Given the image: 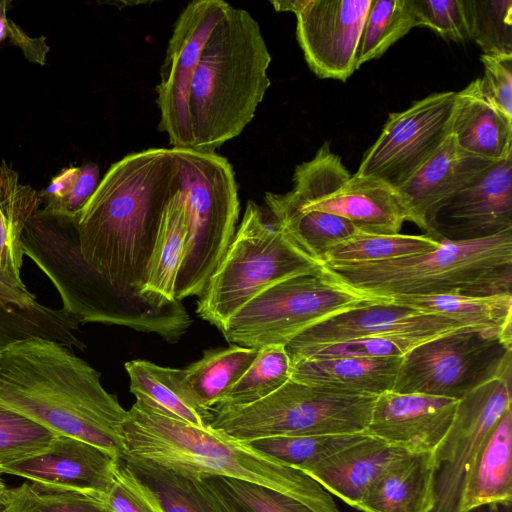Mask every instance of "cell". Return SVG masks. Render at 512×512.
<instances>
[{
	"label": "cell",
	"instance_id": "1",
	"mask_svg": "<svg viewBox=\"0 0 512 512\" xmlns=\"http://www.w3.org/2000/svg\"><path fill=\"white\" fill-rule=\"evenodd\" d=\"M181 184L176 148H151L113 163L74 218L89 268L117 289L141 292L163 211Z\"/></svg>",
	"mask_w": 512,
	"mask_h": 512
},
{
	"label": "cell",
	"instance_id": "2",
	"mask_svg": "<svg viewBox=\"0 0 512 512\" xmlns=\"http://www.w3.org/2000/svg\"><path fill=\"white\" fill-rule=\"evenodd\" d=\"M100 378L71 348L30 338L0 354V405L122 458L120 428L127 410Z\"/></svg>",
	"mask_w": 512,
	"mask_h": 512
},
{
	"label": "cell",
	"instance_id": "3",
	"mask_svg": "<svg viewBox=\"0 0 512 512\" xmlns=\"http://www.w3.org/2000/svg\"><path fill=\"white\" fill-rule=\"evenodd\" d=\"M121 459H139L201 476L252 482L297 499L315 512H340L305 472L219 431L200 428L136 399L121 424Z\"/></svg>",
	"mask_w": 512,
	"mask_h": 512
},
{
	"label": "cell",
	"instance_id": "4",
	"mask_svg": "<svg viewBox=\"0 0 512 512\" xmlns=\"http://www.w3.org/2000/svg\"><path fill=\"white\" fill-rule=\"evenodd\" d=\"M270 62L258 22L227 3L188 86L180 149L215 152L237 137L270 86Z\"/></svg>",
	"mask_w": 512,
	"mask_h": 512
},
{
	"label": "cell",
	"instance_id": "5",
	"mask_svg": "<svg viewBox=\"0 0 512 512\" xmlns=\"http://www.w3.org/2000/svg\"><path fill=\"white\" fill-rule=\"evenodd\" d=\"M24 255L51 280L63 307L86 323H102L156 333L175 342L191 319L181 301L167 302L110 285L84 262L73 220L36 213L22 234Z\"/></svg>",
	"mask_w": 512,
	"mask_h": 512
},
{
	"label": "cell",
	"instance_id": "6",
	"mask_svg": "<svg viewBox=\"0 0 512 512\" xmlns=\"http://www.w3.org/2000/svg\"><path fill=\"white\" fill-rule=\"evenodd\" d=\"M322 267L340 284L369 297L512 295V229L483 239L440 240L433 251L392 260Z\"/></svg>",
	"mask_w": 512,
	"mask_h": 512
},
{
	"label": "cell",
	"instance_id": "7",
	"mask_svg": "<svg viewBox=\"0 0 512 512\" xmlns=\"http://www.w3.org/2000/svg\"><path fill=\"white\" fill-rule=\"evenodd\" d=\"M321 270V264L249 200L226 253L199 295L196 313L221 332L234 313L266 288Z\"/></svg>",
	"mask_w": 512,
	"mask_h": 512
},
{
	"label": "cell",
	"instance_id": "8",
	"mask_svg": "<svg viewBox=\"0 0 512 512\" xmlns=\"http://www.w3.org/2000/svg\"><path fill=\"white\" fill-rule=\"evenodd\" d=\"M177 149L186 239L175 299L200 295L236 232L240 203L233 168L215 152Z\"/></svg>",
	"mask_w": 512,
	"mask_h": 512
},
{
	"label": "cell",
	"instance_id": "9",
	"mask_svg": "<svg viewBox=\"0 0 512 512\" xmlns=\"http://www.w3.org/2000/svg\"><path fill=\"white\" fill-rule=\"evenodd\" d=\"M374 396L342 394L287 381L255 403L214 408L210 427L242 442L276 436L365 432Z\"/></svg>",
	"mask_w": 512,
	"mask_h": 512
},
{
	"label": "cell",
	"instance_id": "10",
	"mask_svg": "<svg viewBox=\"0 0 512 512\" xmlns=\"http://www.w3.org/2000/svg\"><path fill=\"white\" fill-rule=\"evenodd\" d=\"M375 302L340 284L322 267L266 288L234 313L221 332L230 344L242 347L285 346L324 319Z\"/></svg>",
	"mask_w": 512,
	"mask_h": 512
},
{
	"label": "cell",
	"instance_id": "11",
	"mask_svg": "<svg viewBox=\"0 0 512 512\" xmlns=\"http://www.w3.org/2000/svg\"><path fill=\"white\" fill-rule=\"evenodd\" d=\"M512 374V339L492 329L463 327L406 353L392 391L460 400L492 379Z\"/></svg>",
	"mask_w": 512,
	"mask_h": 512
},
{
	"label": "cell",
	"instance_id": "12",
	"mask_svg": "<svg viewBox=\"0 0 512 512\" xmlns=\"http://www.w3.org/2000/svg\"><path fill=\"white\" fill-rule=\"evenodd\" d=\"M277 196L301 211L340 216L367 234H398L407 221L391 188L351 175L327 142L312 159L296 166L292 189Z\"/></svg>",
	"mask_w": 512,
	"mask_h": 512
},
{
	"label": "cell",
	"instance_id": "13",
	"mask_svg": "<svg viewBox=\"0 0 512 512\" xmlns=\"http://www.w3.org/2000/svg\"><path fill=\"white\" fill-rule=\"evenodd\" d=\"M456 96L454 91L434 93L390 113L354 175L392 190L404 184L450 137Z\"/></svg>",
	"mask_w": 512,
	"mask_h": 512
},
{
	"label": "cell",
	"instance_id": "14",
	"mask_svg": "<svg viewBox=\"0 0 512 512\" xmlns=\"http://www.w3.org/2000/svg\"><path fill=\"white\" fill-rule=\"evenodd\" d=\"M511 374L458 400L447 434L433 454V505L429 512H461L467 474L488 433L511 408Z\"/></svg>",
	"mask_w": 512,
	"mask_h": 512
},
{
	"label": "cell",
	"instance_id": "15",
	"mask_svg": "<svg viewBox=\"0 0 512 512\" xmlns=\"http://www.w3.org/2000/svg\"><path fill=\"white\" fill-rule=\"evenodd\" d=\"M371 0L271 1L296 15V37L311 71L322 79L346 81L356 70V54Z\"/></svg>",
	"mask_w": 512,
	"mask_h": 512
},
{
	"label": "cell",
	"instance_id": "16",
	"mask_svg": "<svg viewBox=\"0 0 512 512\" xmlns=\"http://www.w3.org/2000/svg\"><path fill=\"white\" fill-rule=\"evenodd\" d=\"M226 5L222 0L192 1L174 24L156 86L159 130L167 134L172 148H181L188 86L204 45Z\"/></svg>",
	"mask_w": 512,
	"mask_h": 512
},
{
	"label": "cell",
	"instance_id": "17",
	"mask_svg": "<svg viewBox=\"0 0 512 512\" xmlns=\"http://www.w3.org/2000/svg\"><path fill=\"white\" fill-rule=\"evenodd\" d=\"M512 229V157L492 163L436 211L431 238L467 241Z\"/></svg>",
	"mask_w": 512,
	"mask_h": 512
},
{
	"label": "cell",
	"instance_id": "18",
	"mask_svg": "<svg viewBox=\"0 0 512 512\" xmlns=\"http://www.w3.org/2000/svg\"><path fill=\"white\" fill-rule=\"evenodd\" d=\"M118 459L94 444L57 434L44 451L8 464L0 473L99 498L113 484Z\"/></svg>",
	"mask_w": 512,
	"mask_h": 512
},
{
	"label": "cell",
	"instance_id": "19",
	"mask_svg": "<svg viewBox=\"0 0 512 512\" xmlns=\"http://www.w3.org/2000/svg\"><path fill=\"white\" fill-rule=\"evenodd\" d=\"M458 400L392 390L376 397L365 433L410 453L433 452L450 429Z\"/></svg>",
	"mask_w": 512,
	"mask_h": 512
},
{
	"label": "cell",
	"instance_id": "20",
	"mask_svg": "<svg viewBox=\"0 0 512 512\" xmlns=\"http://www.w3.org/2000/svg\"><path fill=\"white\" fill-rule=\"evenodd\" d=\"M468 327L453 319L411 308L382 303L349 309L303 330L285 345L297 350L395 332L445 334Z\"/></svg>",
	"mask_w": 512,
	"mask_h": 512
},
{
	"label": "cell",
	"instance_id": "21",
	"mask_svg": "<svg viewBox=\"0 0 512 512\" xmlns=\"http://www.w3.org/2000/svg\"><path fill=\"white\" fill-rule=\"evenodd\" d=\"M492 163L462 152L450 135L443 146L393 192L407 220L431 237L438 208Z\"/></svg>",
	"mask_w": 512,
	"mask_h": 512
},
{
	"label": "cell",
	"instance_id": "22",
	"mask_svg": "<svg viewBox=\"0 0 512 512\" xmlns=\"http://www.w3.org/2000/svg\"><path fill=\"white\" fill-rule=\"evenodd\" d=\"M407 450L368 434L306 472L326 491L356 508L372 485Z\"/></svg>",
	"mask_w": 512,
	"mask_h": 512
},
{
	"label": "cell",
	"instance_id": "23",
	"mask_svg": "<svg viewBox=\"0 0 512 512\" xmlns=\"http://www.w3.org/2000/svg\"><path fill=\"white\" fill-rule=\"evenodd\" d=\"M402 357L300 358L291 362L290 379L328 391L374 396L392 390Z\"/></svg>",
	"mask_w": 512,
	"mask_h": 512
},
{
	"label": "cell",
	"instance_id": "24",
	"mask_svg": "<svg viewBox=\"0 0 512 512\" xmlns=\"http://www.w3.org/2000/svg\"><path fill=\"white\" fill-rule=\"evenodd\" d=\"M42 204L39 192L21 182L19 173L0 163V288L26 299H36L21 279L22 234Z\"/></svg>",
	"mask_w": 512,
	"mask_h": 512
},
{
	"label": "cell",
	"instance_id": "25",
	"mask_svg": "<svg viewBox=\"0 0 512 512\" xmlns=\"http://www.w3.org/2000/svg\"><path fill=\"white\" fill-rule=\"evenodd\" d=\"M512 497V411L508 409L483 441L467 474L461 512L509 505Z\"/></svg>",
	"mask_w": 512,
	"mask_h": 512
},
{
	"label": "cell",
	"instance_id": "26",
	"mask_svg": "<svg viewBox=\"0 0 512 512\" xmlns=\"http://www.w3.org/2000/svg\"><path fill=\"white\" fill-rule=\"evenodd\" d=\"M451 137L468 155L491 162L512 157V120L485 101L472 82L457 92Z\"/></svg>",
	"mask_w": 512,
	"mask_h": 512
},
{
	"label": "cell",
	"instance_id": "27",
	"mask_svg": "<svg viewBox=\"0 0 512 512\" xmlns=\"http://www.w3.org/2000/svg\"><path fill=\"white\" fill-rule=\"evenodd\" d=\"M81 319L64 308L55 309L0 288V354L11 345L43 338L85 350L77 337Z\"/></svg>",
	"mask_w": 512,
	"mask_h": 512
},
{
	"label": "cell",
	"instance_id": "28",
	"mask_svg": "<svg viewBox=\"0 0 512 512\" xmlns=\"http://www.w3.org/2000/svg\"><path fill=\"white\" fill-rule=\"evenodd\" d=\"M433 454L408 453L369 489L362 512H429L433 505Z\"/></svg>",
	"mask_w": 512,
	"mask_h": 512
},
{
	"label": "cell",
	"instance_id": "29",
	"mask_svg": "<svg viewBox=\"0 0 512 512\" xmlns=\"http://www.w3.org/2000/svg\"><path fill=\"white\" fill-rule=\"evenodd\" d=\"M130 392L159 410L200 428L210 427L213 414L203 408L185 381L184 370L136 359L124 364Z\"/></svg>",
	"mask_w": 512,
	"mask_h": 512
},
{
	"label": "cell",
	"instance_id": "30",
	"mask_svg": "<svg viewBox=\"0 0 512 512\" xmlns=\"http://www.w3.org/2000/svg\"><path fill=\"white\" fill-rule=\"evenodd\" d=\"M165 512H234L207 476L139 459H122Z\"/></svg>",
	"mask_w": 512,
	"mask_h": 512
},
{
	"label": "cell",
	"instance_id": "31",
	"mask_svg": "<svg viewBox=\"0 0 512 512\" xmlns=\"http://www.w3.org/2000/svg\"><path fill=\"white\" fill-rule=\"evenodd\" d=\"M375 300L441 315L468 327L492 329L512 339V295L472 297L457 294L395 295Z\"/></svg>",
	"mask_w": 512,
	"mask_h": 512
},
{
	"label": "cell",
	"instance_id": "32",
	"mask_svg": "<svg viewBox=\"0 0 512 512\" xmlns=\"http://www.w3.org/2000/svg\"><path fill=\"white\" fill-rule=\"evenodd\" d=\"M264 201L272 221L304 254L321 265L330 247L359 232L340 216L293 208L282 202L277 193L266 192Z\"/></svg>",
	"mask_w": 512,
	"mask_h": 512
},
{
	"label": "cell",
	"instance_id": "33",
	"mask_svg": "<svg viewBox=\"0 0 512 512\" xmlns=\"http://www.w3.org/2000/svg\"><path fill=\"white\" fill-rule=\"evenodd\" d=\"M186 232L182 181L163 211L141 289L143 294L167 302L176 301L175 284L184 254Z\"/></svg>",
	"mask_w": 512,
	"mask_h": 512
},
{
	"label": "cell",
	"instance_id": "34",
	"mask_svg": "<svg viewBox=\"0 0 512 512\" xmlns=\"http://www.w3.org/2000/svg\"><path fill=\"white\" fill-rule=\"evenodd\" d=\"M258 350L234 344L205 350L199 360L183 369L197 402L210 411L220 404L252 364Z\"/></svg>",
	"mask_w": 512,
	"mask_h": 512
},
{
	"label": "cell",
	"instance_id": "35",
	"mask_svg": "<svg viewBox=\"0 0 512 512\" xmlns=\"http://www.w3.org/2000/svg\"><path fill=\"white\" fill-rule=\"evenodd\" d=\"M440 241L426 235L367 234L353 237L330 247L323 264H354L392 260L425 253L438 248Z\"/></svg>",
	"mask_w": 512,
	"mask_h": 512
},
{
	"label": "cell",
	"instance_id": "36",
	"mask_svg": "<svg viewBox=\"0 0 512 512\" xmlns=\"http://www.w3.org/2000/svg\"><path fill=\"white\" fill-rule=\"evenodd\" d=\"M418 26L412 0H371L358 42L357 69L381 57L397 40Z\"/></svg>",
	"mask_w": 512,
	"mask_h": 512
},
{
	"label": "cell",
	"instance_id": "37",
	"mask_svg": "<svg viewBox=\"0 0 512 512\" xmlns=\"http://www.w3.org/2000/svg\"><path fill=\"white\" fill-rule=\"evenodd\" d=\"M366 435L365 432H361L276 436L247 443L254 449L306 473L318 463L358 442Z\"/></svg>",
	"mask_w": 512,
	"mask_h": 512
},
{
	"label": "cell",
	"instance_id": "38",
	"mask_svg": "<svg viewBox=\"0 0 512 512\" xmlns=\"http://www.w3.org/2000/svg\"><path fill=\"white\" fill-rule=\"evenodd\" d=\"M290 377L291 362L284 345L259 348L252 364L225 399L214 408L240 407L255 403L278 390Z\"/></svg>",
	"mask_w": 512,
	"mask_h": 512
},
{
	"label": "cell",
	"instance_id": "39",
	"mask_svg": "<svg viewBox=\"0 0 512 512\" xmlns=\"http://www.w3.org/2000/svg\"><path fill=\"white\" fill-rule=\"evenodd\" d=\"M440 335L443 334L430 332H395L286 351L290 361L300 358L327 357H403L419 344Z\"/></svg>",
	"mask_w": 512,
	"mask_h": 512
},
{
	"label": "cell",
	"instance_id": "40",
	"mask_svg": "<svg viewBox=\"0 0 512 512\" xmlns=\"http://www.w3.org/2000/svg\"><path fill=\"white\" fill-rule=\"evenodd\" d=\"M470 40L485 55H512V0H463Z\"/></svg>",
	"mask_w": 512,
	"mask_h": 512
},
{
	"label": "cell",
	"instance_id": "41",
	"mask_svg": "<svg viewBox=\"0 0 512 512\" xmlns=\"http://www.w3.org/2000/svg\"><path fill=\"white\" fill-rule=\"evenodd\" d=\"M7 512H107L96 497L39 485L9 488Z\"/></svg>",
	"mask_w": 512,
	"mask_h": 512
},
{
	"label": "cell",
	"instance_id": "42",
	"mask_svg": "<svg viewBox=\"0 0 512 512\" xmlns=\"http://www.w3.org/2000/svg\"><path fill=\"white\" fill-rule=\"evenodd\" d=\"M234 512H315L286 494L252 482L207 476Z\"/></svg>",
	"mask_w": 512,
	"mask_h": 512
},
{
	"label": "cell",
	"instance_id": "43",
	"mask_svg": "<svg viewBox=\"0 0 512 512\" xmlns=\"http://www.w3.org/2000/svg\"><path fill=\"white\" fill-rule=\"evenodd\" d=\"M57 434L0 405V469L44 451Z\"/></svg>",
	"mask_w": 512,
	"mask_h": 512
},
{
	"label": "cell",
	"instance_id": "44",
	"mask_svg": "<svg viewBox=\"0 0 512 512\" xmlns=\"http://www.w3.org/2000/svg\"><path fill=\"white\" fill-rule=\"evenodd\" d=\"M107 512H165L155 494L118 459L109 491L98 498Z\"/></svg>",
	"mask_w": 512,
	"mask_h": 512
},
{
	"label": "cell",
	"instance_id": "45",
	"mask_svg": "<svg viewBox=\"0 0 512 512\" xmlns=\"http://www.w3.org/2000/svg\"><path fill=\"white\" fill-rule=\"evenodd\" d=\"M418 25L454 42L470 40L463 0H412Z\"/></svg>",
	"mask_w": 512,
	"mask_h": 512
},
{
	"label": "cell",
	"instance_id": "46",
	"mask_svg": "<svg viewBox=\"0 0 512 512\" xmlns=\"http://www.w3.org/2000/svg\"><path fill=\"white\" fill-rule=\"evenodd\" d=\"M484 74L473 81L479 95L512 120V55H485Z\"/></svg>",
	"mask_w": 512,
	"mask_h": 512
},
{
	"label": "cell",
	"instance_id": "47",
	"mask_svg": "<svg viewBox=\"0 0 512 512\" xmlns=\"http://www.w3.org/2000/svg\"><path fill=\"white\" fill-rule=\"evenodd\" d=\"M99 178V167L97 164L86 163L82 165L71 193L58 209L50 215L75 218L96 190L100 182Z\"/></svg>",
	"mask_w": 512,
	"mask_h": 512
},
{
	"label": "cell",
	"instance_id": "48",
	"mask_svg": "<svg viewBox=\"0 0 512 512\" xmlns=\"http://www.w3.org/2000/svg\"><path fill=\"white\" fill-rule=\"evenodd\" d=\"M80 173V167H67L55 175L50 184L39 192L44 207L40 209L47 214L54 213L71 193Z\"/></svg>",
	"mask_w": 512,
	"mask_h": 512
},
{
	"label": "cell",
	"instance_id": "49",
	"mask_svg": "<svg viewBox=\"0 0 512 512\" xmlns=\"http://www.w3.org/2000/svg\"><path fill=\"white\" fill-rule=\"evenodd\" d=\"M7 37L11 43L21 49L27 60L42 66L46 64L50 48L45 36L32 38L13 20L8 19Z\"/></svg>",
	"mask_w": 512,
	"mask_h": 512
},
{
	"label": "cell",
	"instance_id": "50",
	"mask_svg": "<svg viewBox=\"0 0 512 512\" xmlns=\"http://www.w3.org/2000/svg\"><path fill=\"white\" fill-rule=\"evenodd\" d=\"M8 3L9 2L6 0L0 1V42L7 38V25L9 19L7 17Z\"/></svg>",
	"mask_w": 512,
	"mask_h": 512
},
{
	"label": "cell",
	"instance_id": "51",
	"mask_svg": "<svg viewBox=\"0 0 512 512\" xmlns=\"http://www.w3.org/2000/svg\"><path fill=\"white\" fill-rule=\"evenodd\" d=\"M9 488L5 485L0 477V505H6L8 499Z\"/></svg>",
	"mask_w": 512,
	"mask_h": 512
},
{
	"label": "cell",
	"instance_id": "52",
	"mask_svg": "<svg viewBox=\"0 0 512 512\" xmlns=\"http://www.w3.org/2000/svg\"><path fill=\"white\" fill-rule=\"evenodd\" d=\"M0 512H7L6 505H0Z\"/></svg>",
	"mask_w": 512,
	"mask_h": 512
}]
</instances>
